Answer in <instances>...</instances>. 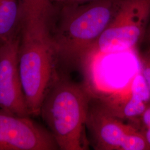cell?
<instances>
[{"label":"cell","instance_id":"3","mask_svg":"<svg viewBox=\"0 0 150 150\" xmlns=\"http://www.w3.org/2000/svg\"><path fill=\"white\" fill-rule=\"evenodd\" d=\"M122 0H94L64 7L52 34L58 62L83 65L88 50L106 29Z\"/></svg>","mask_w":150,"mask_h":150},{"label":"cell","instance_id":"8","mask_svg":"<svg viewBox=\"0 0 150 150\" xmlns=\"http://www.w3.org/2000/svg\"><path fill=\"white\" fill-rule=\"evenodd\" d=\"M101 102L115 116L136 125L150 104V91L141 71L121 90Z\"/></svg>","mask_w":150,"mask_h":150},{"label":"cell","instance_id":"9","mask_svg":"<svg viewBox=\"0 0 150 150\" xmlns=\"http://www.w3.org/2000/svg\"><path fill=\"white\" fill-rule=\"evenodd\" d=\"M21 26L20 0H0V45L19 36Z\"/></svg>","mask_w":150,"mask_h":150},{"label":"cell","instance_id":"12","mask_svg":"<svg viewBox=\"0 0 150 150\" xmlns=\"http://www.w3.org/2000/svg\"><path fill=\"white\" fill-rule=\"evenodd\" d=\"M140 71L150 91V48L139 56Z\"/></svg>","mask_w":150,"mask_h":150},{"label":"cell","instance_id":"5","mask_svg":"<svg viewBox=\"0 0 150 150\" xmlns=\"http://www.w3.org/2000/svg\"><path fill=\"white\" fill-rule=\"evenodd\" d=\"M59 150L49 130L30 118L0 111V150Z\"/></svg>","mask_w":150,"mask_h":150},{"label":"cell","instance_id":"2","mask_svg":"<svg viewBox=\"0 0 150 150\" xmlns=\"http://www.w3.org/2000/svg\"><path fill=\"white\" fill-rule=\"evenodd\" d=\"M91 95L86 87L57 75L44 98L40 115L61 150H86V122Z\"/></svg>","mask_w":150,"mask_h":150},{"label":"cell","instance_id":"11","mask_svg":"<svg viewBox=\"0 0 150 150\" xmlns=\"http://www.w3.org/2000/svg\"><path fill=\"white\" fill-rule=\"evenodd\" d=\"M136 126L141 131L150 147V104L141 116Z\"/></svg>","mask_w":150,"mask_h":150},{"label":"cell","instance_id":"1","mask_svg":"<svg viewBox=\"0 0 150 150\" xmlns=\"http://www.w3.org/2000/svg\"><path fill=\"white\" fill-rule=\"evenodd\" d=\"M57 63L49 21H22L20 33L18 67L31 116L40 115L44 98L58 75L56 71Z\"/></svg>","mask_w":150,"mask_h":150},{"label":"cell","instance_id":"4","mask_svg":"<svg viewBox=\"0 0 150 150\" xmlns=\"http://www.w3.org/2000/svg\"><path fill=\"white\" fill-rule=\"evenodd\" d=\"M150 20V0H122L112 20L86 54L83 65L100 57L134 50L144 40Z\"/></svg>","mask_w":150,"mask_h":150},{"label":"cell","instance_id":"10","mask_svg":"<svg viewBox=\"0 0 150 150\" xmlns=\"http://www.w3.org/2000/svg\"><path fill=\"white\" fill-rule=\"evenodd\" d=\"M22 22L29 20L49 21L52 11L51 0H20Z\"/></svg>","mask_w":150,"mask_h":150},{"label":"cell","instance_id":"6","mask_svg":"<svg viewBox=\"0 0 150 150\" xmlns=\"http://www.w3.org/2000/svg\"><path fill=\"white\" fill-rule=\"evenodd\" d=\"M20 35L0 45V111L30 116L18 67Z\"/></svg>","mask_w":150,"mask_h":150},{"label":"cell","instance_id":"7","mask_svg":"<svg viewBox=\"0 0 150 150\" xmlns=\"http://www.w3.org/2000/svg\"><path fill=\"white\" fill-rule=\"evenodd\" d=\"M137 127L113 115L101 102L90 106L86 128L95 150H122L127 136Z\"/></svg>","mask_w":150,"mask_h":150},{"label":"cell","instance_id":"13","mask_svg":"<svg viewBox=\"0 0 150 150\" xmlns=\"http://www.w3.org/2000/svg\"><path fill=\"white\" fill-rule=\"evenodd\" d=\"M144 40H145V41L147 42V43L149 44L150 48V21L149 25H148L146 33H145Z\"/></svg>","mask_w":150,"mask_h":150},{"label":"cell","instance_id":"14","mask_svg":"<svg viewBox=\"0 0 150 150\" xmlns=\"http://www.w3.org/2000/svg\"><path fill=\"white\" fill-rule=\"evenodd\" d=\"M67 1L71 4H80V3L90 2L94 0H67Z\"/></svg>","mask_w":150,"mask_h":150}]
</instances>
